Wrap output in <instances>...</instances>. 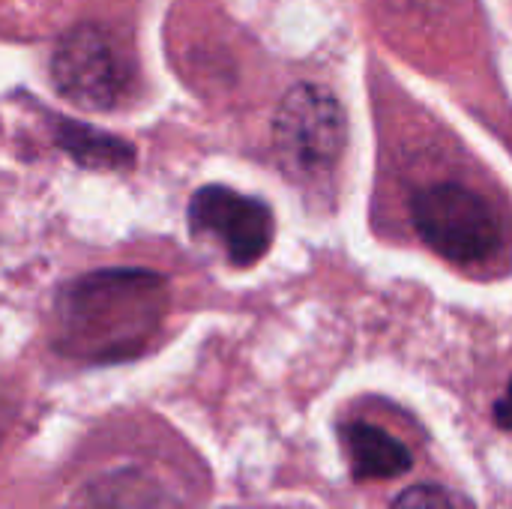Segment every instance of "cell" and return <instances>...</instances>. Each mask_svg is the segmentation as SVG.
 Returning <instances> with one entry per match:
<instances>
[{"label": "cell", "instance_id": "cell-9", "mask_svg": "<svg viewBox=\"0 0 512 509\" xmlns=\"http://www.w3.org/2000/svg\"><path fill=\"white\" fill-rule=\"evenodd\" d=\"M495 417H498V423H501V426L512 429V384H510V393H507V399H504V402H498V408H495Z\"/></svg>", "mask_w": 512, "mask_h": 509}, {"label": "cell", "instance_id": "cell-2", "mask_svg": "<svg viewBox=\"0 0 512 509\" xmlns=\"http://www.w3.org/2000/svg\"><path fill=\"white\" fill-rule=\"evenodd\" d=\"M51 78L78 108L108 111L129 93L132 63L105 27L78 24L54 48Z\"/></svg>", "mask_w": 512, "mask_h": 509}, {"label": "cell", "instance_id": "cell-1", "mask_svg": "<svg viewBox=\"0 0 512 509\" xmlns=\"http://www.w3.org/2000/svg\"><path fill=\"white\" fill-rule=\"evenodd\" d=\"M411 222L423 243L453 264H483L504 243L495 207L480 192L453 180L417 189Z\"/></svg>", "mask_w": 512, "mask_h": 509}, {"label": "cell", "instance_id": "cell-5", "mask_svg": "<svg viewBox=\"0 0 512 509\" xmlns=\"http://www.w3.org/2000/svg\"><path fill=\"white\" fill-rule=\"evenodd\" d=\"M345 447L360 480H390L411 471L414 465L411 450L387 429L372 423H351L345 429Z\"/></svg>", "mask_w": 512, "mask_h": 509}, {"label": "cell", "instance_id": "cell-7", "mask_svg": "<svg viewBox=\"0 0 512 509\" xmlns=\"http://www.w3.org/2000/svg\"><path fill=\"white\" fill-rule=\"evenodd\" d=\"M90 509H162V495L150 492L141 480L114 477L96 489Z\"/></svg>", "mask_w": 512, "mask_h": 509}, {"label": "cell", "instance_id": "cell-4", "mask_svg": "<svg viewBox=\"0 0 512 509\" xmlns=\"http://www.w3.org/2000/svg\"><path fill=\"white\" fill-rule=\"evenodd\" d=\"M189 228L210 234L234 267L261 261L273 243V213L264 201L240 195L228 186H204L189 201Z\"/></svg>", "mask_w": 512, "mask_h": 509}, {"label": "cell", "instance_id": "cell-6", "mask_svg": "<svg viewBox=\"0 0 512 509\" xmlns=\"http://www.w3.org/2000/svg\"><path fill=\"white\" fill-rule=\"evenodd\" d=\"M54 141L81 165L93 168H126L132 165V144L108 132L81 126L66 117H54Z\"/></svg>", "mask_w": 512, "mask_h": 509}, {"label": "cell", "instance_id": "cell-3", "mask_svg": "<svg viewBox=\"0 0 512 509\" xmlns=\"http://www.w3.org/2000/svg\"><path fill=\"white\" fill-rule=\"evenodd\" d=\"M345 135L348 120L342 102L318 84L291 87L273 117V144L288 171H330L342 156Z\"/></svg>", "mask_w": 512, "mask_h": 509}, {"label": "cell", "instance_id": "cell-8", "mask_svg": "<svg viewBox=\"0 0 512 509\" xmlns=\"http://www.w3.org/2000/svg\"><path fill=\"white\" fill-rule=\"evenodd\" d=\"M390 509H456V504L438 486H411L393 501Z\"/></svg>", "mask_w": 512, "mask_h": 509}]
</instances>
